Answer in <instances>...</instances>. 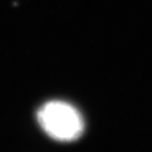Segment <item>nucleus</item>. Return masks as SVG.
<instances>
[{"label":"nucleus","instance_id":"1","mask_svg":"<svg viewBox=\"0 0 152 152\" xmlns=\"http://www.w3.org/2000/svg\"><path fill=\"white\" fill-rule=\"evenodd\" d=\"M38 121L42 129L52 138L62 142L73 141L81 137L84 122L80 112L62 101H50L38 111Z\"/></svg>","mask_w":152,"mask_h":152}]
</instances>
